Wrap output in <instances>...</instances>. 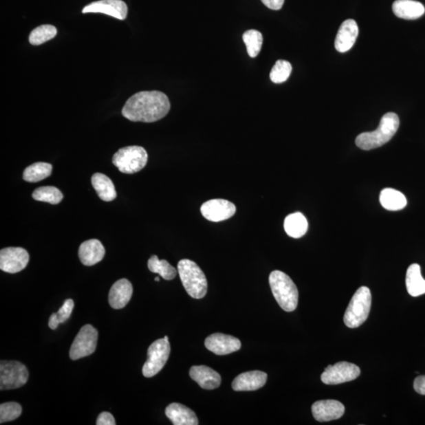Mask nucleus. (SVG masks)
<instances>
[{
  "label": "nucleus",
  "mask_w": 425,
  "mask_h": 425,
  "mask_svg": "<svg viewBox=\"0 0 425 425\" xmlns=\"http://www.w3.org/2000/svg\"><path fill=\"white\" fill-rule=\"evenodd\" d=\"M171 110L168 96L159 91H144L131 96L122 108L131 122L151 123L166 117Z\"/></svg>",
  "instance_id": "nucleus-1"
},
{
  "label": "nucleus",
  "mask_w": 425,
  "mask_h": 425,
  "mask_svg": "<svg viewBox=\"0 0 425 425\" xmlns=\"http://www.w3.org/2000/svg\"><path fill=\"white\" fill-rule=\"evenodd\" d=\"M400 123L399 116L396 113H386L381 118L378 129L358 135L356 144L359 149L364 151L380 148L393 138L399 129Z\"/></svg>",
  "instance_id": "nucleus-2"
},
{
  "label": "nucleus",
  "mask_w": 425,
  "mask_h": 425,
  "mask_svg": "<svg viewBox=\"0 0 425 425\" xmlns=\"http://www.w3.org/2000/svg\"><path fill=\"white\" fill-rule=\"evenodd\" d=\"M270 285L279 306L287 312H294L297 308L298 292L295 283L285 272L272 271L270 276Z\"/></svg>",
  "instance_id": "nucleus-3"
},
{
  "label": "nucleus",
  "mask_w": 425,
  "mask_h": 425,
  "mask_svg": "<svg viewBox=\"0 0 425 425\" xmlns=\"http://www.w3.org/2000/svg\"><path fill=\"white\" fill-rule=\"evenodd\" d=\"M177 270L183 286L190 297L201 298L206 295L207 281L204 272L193 261L182 259L179 261Z\"/></svg>",
  "instance_id": "nucleus-4"
},
{
  "label": "nucleus",
  "mask_w": 425,
  "mask_h": 425,
  "mask_svg": "<svg viewBox=\"0 0 425 425\" xmlns=\"http://www.w3.org/2000/svg\"><path fill=\"white\" fill-rule=\"evenodd\" d=\"M372 296L367 287H361L354 293L345 314L348 328L356 329L368 319L371 309Z\"/></svg>",
  "instance_id": "nucleus-5"
},
{
  "label": "nucleus",
  "mask_w": 425,
  "mask_h": 425,
  "mask_svg": "<svg viewBox=\"0 0 425 425\" xmlns=\"http://www.w3.org/2000/svg\"><path fill=\"white\" fill-rule=\"evenodd\" d=\"M149 160L146 150L140 146H129L121 149L113 156V164L125 174L138 173L145 167Z\"/></svg>",
  "instance_id": "nucleus-6"
},
{
  "label": "nucleus",
  "mask_w": 425,
  "mask_h": 425,
  "mask_svg": "<svg viewBox=\"0 0 425 425\" xmlns=\"http://www.w3.org/2000/svg\"><path fill=\"white\" fill-rule=\"evenodd\" d=\"M28 379V369L23 363L17 361L0 362V390L19 389L27 383Z\"/></svg>",
  "instance_id": "nucleus-7"
},
{
  "label": "nucleus",
  "mask_w": 425,
  "mask_h": 425,
  "mask_svg": "<svg viewBox=\"0 0 425 425\" xmlns=\"http://www.w3.org/2000/svg\"><path fill=\"white\" fill-rule=\"evenodd\" d=\"M170 353V342L160 339L152 343L148 351V360L143 367L144 377L150 378L159 373L165 367Z\"/></svg>",
  "instance_id": "nucleus-8"
},
{
  "label": "nucleus",
  "mask_w": 425,
  "mask_h": 425,
  "mask_svg": "<svg viewBox=\"0 0 425 425\" xmlns=\"http://www.w3.org/2000/svg\"><path fill=\"white\" fill-rule=\"evenodd\" d=\"M98 342V331L94 326L86 325L81 328L71 346L69 357L78 360L91 356L96 351Z\"/></svg>",
  "instance_id": "nucleus-9"
},
{
  "label": "nucleus",
  "mask_w": 425,
  "mask_h": 425,
  "mask_svg": "<svg viewBox=\"0 0 425 425\" xmlns=\"http://www.w3.org/2000/svg\"><path fill=\"white\" fill-rule=\"evenodd\" d=\"M361 370L356 364L340 362L329 366L321 375V381L325 384L336 385L357 379L360 375Z\"/></svg>",
  "instance_id": "nucleus-10"
},
{
  "label": "nucleus",
  "mask_w": 425,
  "mask_h": 425,
  "mask_svg": "<svg viewBox=\"0 0 425 425\" xmlns=\"http://www.w3.org/2000/svg\"><path fill=\"white\" fill-rule=\"evenodd\" d=\"M29 261V253L23 248H8L0 252V269L9 274L23 270Z\"/></svg>",
  "instance_id": "nucleus-11"
},
{
  "label": "nucleus",
  "mask_w": 425,
  "mask_h": 425,
  "mask_svg": "<svg viewBox=\"0 0 425 425\" xmlns=\"http://www.w3.org/2000/svg\"><path fill=\"white\" fill-rule=\"evenodd\" d=\"M236 211V206L226 199H210L201 206V215L206 219L212 222L230 219Z\"/></svg>",
  "instance_id": "nucleus-12"
},
{
  "label": "nucleus",
  "mask_w": 425,
  "mask_h": 425,
  "mask_svg": "<svg viewBox=\"0 0 425 425\" xmlns=\"http://www.w3.org/2000/svg\"><path fill=\"white\" fill-rule=\"evenodd\" d=\"M83 13H102L119 20H124L127 17L128 6L122 0H100L87 5Z\"/></svg>",
  "instance_id": "nucleus-13"
},
{
  "label": "nucleus",
  "mask_w": 425,
  "mask_h": 425,
  "mask_svg": "<svg viewBox=\"0 0 425 425\" xmlns=\"http://www.w3.org/2000/svg\"><path fill=\"white\" fill-rule=\"evenodd\" d=\"M205 346L215 354L226 356L239 351L241 347V342L237 338L232 336L215 334L206 338Z\"/></svg>",
  "instance_id": "nucleus-14"
},
{
  "label": "nucleus",
  "mask_w": 425,
  "mask_h": 425,
  "mask_svg": "<svg viewBox=\"0 0 425 425\" xmlns=\"http://www.w3.org/2000/svg\"><path fill=\"white\" fill-rule=\"evenodd\" d=\"M345 412V407L339 401L320 400L314 403L312 413L319 422H328L340 419Z\"/></svg>",
  "instance_id": "nucleus-15"
},
{
  "label": "nucleus",
  "mask_w": 425,
  "mask_h": 425,
  "mask_svg": "<svg viewBox=\"0 0 425 425\" xmlns=\"http://www.w3.org/2000/svg\"><path fill=\"white\" fill-rule=\"evenodd\" d=\"M358 32V26L356 21L348 19L343 21L336 37V51L345 53L350 50L356 42Z\"/></svg>",
  "instance_id": "nucleus-16"
},
{
  "label": "nucleus",
  "mask_w": 425,
  "mask_h": 425,
  "mask_svg": "<svg viewBox=\"0 0 425 425\" xmlns=\"http://www.w3.org/2000/svg\"><path fill=\"white\" fill-rule=\"evenodd\" d=\"M133 288L127 279H121L114 283L109 292V304L116 309H122L132 298Z\"/></svg>",
  "instance_id": "nucleus-17"
},
{
  "label": "nucleus",
  "mask_w": 425,
  "mask_h": 425,
  "mask_svg": "<svg viewBox=\"0 0 425 425\" xmlns=\"http://www.w3.org/2000/svg\"><path fill=\"white\" fill-rule=\"evenodd\" d=\"M105 248L98 239H92L80 245L78 255L81 263L86 266L99 263L105 256Z\"/></svg>",
  "instance_id": "nucleus-18"
},
{
  "label": "nucleus",
  "mask_w": 425,
  "mask_h": 425,
  "mask_svg": "<svg viewBox=\"0 0 425 425\" xmlns=\"http://www.w3.org/2000/svg\"><path fill=\"white\" fill-rule=\"evenodd\" d=\"M190 377L198 383L201 389L206 390L219 388L221 382V375L214 369L205 366L190 368Z\"/></svg>",
  "instance_id": "nucleus-19"
},
{
  "label": "nucleus",
  "mask_w": 425,
  "mask_h": 425,
  "mask_svg": "<svg viewBox=\"0 0 425 425\" xmlns=\"http://www.w3.org/2000/svg\"><path fill=\"white\" fill-rule=\"evenodd\" d=\"M267 374L261 371H250L239 375L232 382V389L237 391L258 390L265 384Z\"/></svg>",
  "instance_id": "nucleus-20"
},
{
  "label": "nucleus",
  "mask_w": 425,
  "mask_h": 425,
  "mask_svg": "<svg viewBox=\"0 0 425 425\" xmlns=\"http://www.w3.org/2000/svg\"><path fill=\"white\" fill-rule=\"evenodd\" d=\"M166 415L174 425H197L196 414L181 403H171L166 408Z\"/></svg>",
  "instance_id": "nucleus-21"
},
{
  "label": "nucleus",
  "mask_w": 425,
  "mask_h": 425,
  "mask_svg": "<svg viewBox=\"0 0 425 425\" xmlns=\"http://www.w3.org/2000/svg\"><path fill=\"white\" fill-rule=\"evenodd\" d=\"M392 10L396 17L406 20L418 19L425 13L424 5L414 0H396Z\"/></svg>",
  "instance_id": "nucleus-22"
},
{
  "label": "nucleus",
  "mask_w": 425,
  "mask_h": 425,
  "mask_svg": "<svg viewBox=\"0 0 425 425\" xmlns=\"http://www.w3.org/2000/svg\"><path fill=\"white\" fill-rule=\"evenodd\" d=\"M406 285L408 293L413 297H418L425 294V280L422 275L421 266L418 264L414 263L408 267Z\"/></svg>",
  "instance_id": "nucleus-23"
},
{
  "label": "nucleus",
  "mask_w": 425,
  "mask_h": 425,
  "mask_svg": "<svg viewBox=\"0 0 425 425\" xmlns=\"http://www.w3.org/2000/svg\"><path fill=\"white\" fill-rule=\"evenodd\" d=\"M91 184L99 197L105 201H111L117 198V192L111 179L105 174L97 173L91 177Z\"/></svg>",
  "instance_id": "nucleus-24"
},
{
  "label": "nucleus",
  "mask_w": 425,
  "mask_h": 425,
  "mask_svg": "<svg viewBox=\"0 0 425 425\" xmlns=\"http://www.w3.org/2000/svg\"><path fill=\"white\" fill-rule=\"evenodd\" d=\"M380 201L384 208L391 211L404 209L407 204V200L404 195L399 192V190L390 188L381 190Z\"/></svg>",
  "instance_id": "nucleus-25"
},
{
  "label": "nucleus",
  "mask_w": 425,
  "mask_h": 425,
  "mask_svg": "<svg viewBox=\"0 0 425 425\" xmlns=\"http://www.w3.org/2000/svg\"><path fill=\"white\" fill-rule=\"evenodd\" d=\"M283 227L288 236L296 239L301 238L308 230V221L302 212H294L286 217Z\"/></svg>",
  "instance_id": "nucleus-26"
},
{
  "label": "nucleus",
  "mask_w": 425,
  "mask_h": 425,
  "mask_svg": "<svg viewBox=\"0 0 425 425\" xmlns=\"http://www.w3.org/2000/svg\"><path fill=\"white\" fill-rule=\"evenodd\" d=\"M52 168V166L49 163L36 162L25 168L23 179L27 182H39L51 176Z\"/></svg>",
  "instance_id": "nucleus-27"
},
{
  "label": "nucleus",
  "mask_w": 425,
  "mask_h": 425,
  "mask_svg": "<svg viewBox=\"0 0 425 425\" xmlns=\"http://www.w3.org/2000/svg\"><path fill=\"white\" fill-rule=\"evenodd\" d=\"M148 266L151 272L160 274L163 279L166 281H171L177 275L178 270L166 260H160L156 255L151 256L149 260Z\"/></svg>",
  "instance_id": "nucleus-28"
},
{
  "label": "nucleus",
  "mask_w": 425,
  "mask_h": 425,
  "mask_svg": "<svg viewBox=\"0 0 425 425\" xmlns=\"http://www.w3.org/2000/svg\"><path fill=\"white\" fill-rule=\"evenodd\" d=\"M243 40L246 45L250 57L255 58L259 56L263 43V34L258 30H250L244 32Z\"/></svg>",
  "instance_id": "nucleus-29"
},
{
  "label": "nucleus",
  "mask_w": 425,
  "mask_h": 425,
  "mask_svg": "<svg viewBox=\"0 0 425 425\" xmlns=\"http://www.w3.org/2000/svg\"><path fill=\"white\" fill-rule=\"evenodd\" d=\"M57 35V29L52 25H43L36 27L31 32L29 41L32 45L38 46L53 39Z\"/></svg>",
  "instance_id": "nucleus-30"
},
{
  "label": "nucleus",
  "mask_w": 425,
  "mask_h": 425,
  "mask_svg": "<svg viewBox=\"0 0 425 425\" xmlns=\"http://www.w3.org/2000/svg\"><path fill=\"white\" fill-rule=\"evenodd\" d=\"M32 198L36 201L56 205L62 201L63 195L56 187L45 186L36 188L32 193Z\"/></svg>",
  "instance_id": "nucleus-31"
},
{
  "label": "nucleus",
  "mask_w": 425,
  "mask_h": 425,
  "mask_svg": "<svg viewBox=\"0 0 425 425\" xmlns=\"http://www.w3.org/2000/svg\"><path fill=\"white\" fill-rule=\"evenodd\" d=\"M292 67L286 60H278L270 72V80L275 84H281L290 77Z\"/></svg>",
  "instance_id": "nucleus-32"
},
{
  "label": "nucleus",
  "mask_w": 425,
  "mask_h": 425,
  "mask_svg": "<svg viewBox=\"0 0 425 425\" xmlns=\"http://www.w3.org/2000/svg\"><path fill=\"white\" fill-rule=\"evenodd\" d=\"M74 307V302L72 299L65 301L58 312L56 314H52L50 318H49V327L53 330L56 329L59 324L64 323L70 318Z\"/></svg>",
  "instance_id": "nucleus-33"
},
{
  "label": "nucleus",
  "mask_w": 425,
  "mask_h": 425,
  "mask_svg": "<svg viewBox=\"0 0 425 425\" xmlns=\"http://www.w3.org/2000/svg\"><path fill=\"white\" fill-rule=\"evenodd\" d=\"M23 413V408L18 402H10L0 405V423L12 422L19 418Z\"/></svg>",
  "instance_id": "nucleus-34"
},
{
  "label": "nucleus",
  "mask_w": 425,
  "mask_h": 425,
  "mask_svg": "<svg viewBox=\"0 0 425 425\" xmlns=\"http://www.w3.org/2000/svg\"><path fill=\"white\" fill-rule=\"evenodd\" d=\"M97 425H116V419L112 414L108 412H102L100 414L96 421Z\"/></svg>",
  "instance_id": "nucleus-35"
},
{
  "label": "nucleus",
  "mask_w": 425,
  "mask_h": 425,
  "mask_svg": "<svg viewBox=\"0 0 425 425\" xmlns=\"http://www.w3.org/2000/svg\"><path fill=\"white\" fill-rule=\"evenodd\" d=\"M413 388L418 394L425 395V375H419L414 380Z\"/></svg>",
  "instance_id": "nucleus-36"
},
{
  "label": "nucleus",
  "mask_w": 425,
  "mask_h": 425,
  "mask_svg": "<svg viewBox=\"0 0 425 425\" xmlns=\"http://www.w3.org/2000/svg\"><path fill=\"white\" fill-rule=\"evenodd\" d=\"M265 7L274 10H279L282 8L285 0H261Z\"/></svg>",
  "instance_id": "nucleus-37"
},
{
  "label": "nucleus",
  "mask_w": 425,
  "mask_h": 425,
  "mask_svg": "<svg viewBox=\"0 0 425 425\" xmlns=\"http://www.w3.org/2000/svg\"><path fill=\"white\" fill-rule=\"evenodd\" d=\"M155 281H160V277H155Z\"/></svg>",
  "instance_id": "nucleus-38"
},
{
  "label": "nucleus",
  "mask_w": 425,
  "mask_h": 425,
  "mask_svg": "<svg viewBox=\"0 0 425 425\" xmlns=\"http://www.w3.org/2000/svg\"><path fill=\"white\" fill-rule=\"evenodd\" d=\"M164 339H165L166 341H168V337L167 336H166L164 337Z\"/></svg>",
  "instance_id": "nucleus-39"
}]
</instances>
